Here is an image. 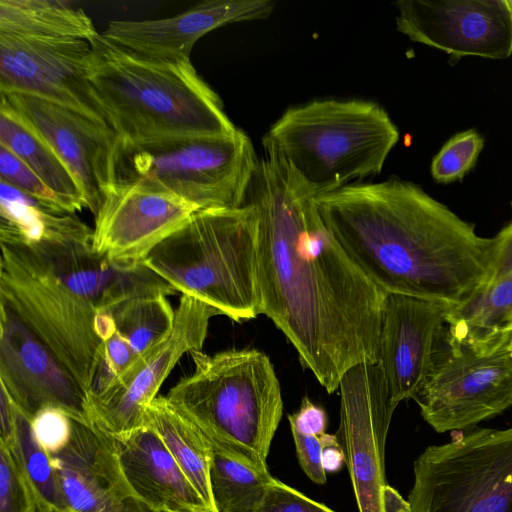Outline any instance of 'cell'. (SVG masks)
Wrapping results in <instances>:
<instances>
[{"mask_svg": "<svg viewBox=\"0 0 512 512\" xmlns=\"http://www.w3.org/2000/svg\"><path fill=\"white\" fill-rule=\"evenodd\" d=\"M247 202L258 216L261 314L334 393L350 368L378 362L387 293L337 242L314 197L272 158L259 161Z\"/></svg>", "mask_w": 512, "mask_h": 512, "instance_id": "6da1fadb", "label": "cell"}, {"mask_svg": "<svg viewBox=\"0 0 512 512\" xmlns=\"http://www.w3.org/2000/svg\"><path fill=\"white\" fill-rule=\"evenodd\" d=\"M314 203L337 242L386 293L459 306L489 282L493 238L411 182L353 183Z\"/></svg>", "mask_w": 512, "mask_h": 512, "instance_id": "7a4b0ae2", "label": "cell"}, {"mask_svg": "<svg viewBox=\"0 0 512 512\" xmlns=\"http://www.w3.org/2000/svg\"><path fill=\"white\" fill-rule=\"evenodd\" d=\"M89 43L88 79L118 139L145 142L237 130L191 61L145 58L101 33Z\"/></svg>", "mask_w": 512, "mask_h": 512, "instance_id": "3957f363", "label": "cell"}, {"mask_svg": "<svg viewBox=\"0 0 512 512\" xmlns=\"http://www.w3.org/2000/svg\"><path fill=\"white\" fill-rule=\"evenodd\" d=\"M398 140L397 126L378 103L321 99L287 109L262 145L265 156L316 198L381 173Z\"/></svg>", "mask_w": 512, "mask_h": 512, "instance_id": "277c9868", "label": "cell"}, {"mask_svg": "<svg viewBox=\"0 0 512 512\" xmlns=\"http://www.w3.org/2000/svg\"><path fill=\"white\" fill-rule=\"evenodd\" d=\"M190 355L193 372L166 398L214 452L269 472L267 458L283 414L281 387L269 357L253 348Z\"/></svg>", "mask_w": 512, "mask_h": 512, "instance_id": "5b68a950", "label": "cell"}, {"mask_svg": "<svg viewBox=\"0 0 512 512\" xmlns=\"http://www.w3.org/2000/svg\"><path fill=\"white\" fill-rule=\"evenodd\" d=\"M143 263L176 292L241 322L261 314L255 207L198 210Z\"/></svg>", "mask_w": 512, "mask_h": 512, "instance_id": "8992f818", "label": "cell"}, {"mask_svg": "<svg viewBox=\"0 0 512 512\" xmlns=\"http://www.w3.org/2000/svg\"><path fill=\"white\" fill-rule=\"evenodd\" d=\"M259 161L241 129L230 135L145 142L116 137L111 184H137L179 197L199 210L246 204Z\"/></svg>", "mask_w": 512, "mask_h": 512, "instance_id": "52a82bcc", "label": "cell"}, {"mask_svg": "<svg viewBox=\"0 0 512 512\" xmlns=\"http://www.w3.org/2000/svg\"><path fill=\"white\" fill-rule=\"evenodd\" d=\"M0 246V302L52 351L89 395L104 346L95 329L96 308L68 288L27 246Z\"/></svg>", "mask_w": 512, "mask_h": 512, "instance_id": "ba28073f", "label": "cell"}, {"mask_svg": "<svg viewBox=\"0 0 512 512\" xmlns=\"http://www.w3.org/2000/svg\"><path fill=\"white\" fill-rule=\"evenodd\" d=\"M413 472L411 512H512V426L428 446Z\"/></svg>", "mask_w": 512, "mask_h": 512, "instance_id": "9c48e42d", "label": "cell"}, {"mask_svg": "<svg viewBox=\"0 0 512 512\" xmlns=\"http://www.w3.org/2000/svg\"><path fill=\"white\" fill-rule=\"evenodd\" d=\"M512 332L482 345L454 343L414 401L438 433L467 429L512 405Z\"/></svg>", "mask_w": 512, "mask_h": 512, "instance_id": "30bf717a", "label": "cell"}, {"mask_svg": "<svg viewBox=\"0 0 512 512\" xmlns=\"http://www.w3.org/2000/svg\"><path fill=\"white\" fill-rule=\"evenodd\" d=\"M220 312L182 295L169 336L136 357L104 392L89 397L93 426L112 437H125L146 426V409L185 353L201 350L209 322Z\"/></svg>", "mask_w": 512, "mask_h": 512, "instance_id": "8fae6325", "label": "cell"}, {"mask_svg": "<svg viewBox=\"0 0 512 512\" xmlns=\"http://www.w3.org/2000/svg\"><path fill=\"white\" fill-rule=\"evenodd\" d=\"M339 440L359 512H383L385 445L398 406L377 363H361L341 378Z\"/></svg>", "mask_w": 512, "mask_h": 512, "instance_id": "7c38bea8", "label": "cell"}, {"mask_svg": "<svg viewBox=\"0 0 512 512\" xmlns=\"http://www.w3.org/2000/svg\"><path fill=\"white\" fill-rule=\"evenodd\" d=\"M90 52L85 40L0 33V91L47 99L111 128L88 79Z\"/></svg>", "mask_w": 512, "mask_h": 512, "instance_id": "4fadbf2b", "label": "cell"}, {"mask_svg": "<svg viewBox=\"0 0 512 512\" xmlns=\"http://www.w3.org/2000/svg\"><path fill=\"white\" fill-rule=\"evenodd\" d=\"M0 386L31 420L45 409L94 427L89 397L52 351L0 302Z\"/></svg>", "mask_w": 512, "mask_h": 512, "instance_id": "5bb4252c", "label": "cell"}, {"mask_svg": "<svg viewBox=\"0 0 512 512\" xmlns=\"http://www.w3.org/2000/svg\"><path fill=\"white\" fill-rule=\"evenodd\" d=\"M397 30L452 57L512 55V0H400Z\"/></svg>", "mask_w": 512, "mask_h": 512, "instance_id": "9a60e30c", "label": "cell"}, {"mask_svg": "<svg viewBox=\"0 0 512 512\" xmlns=\"http://www.w3.org/2000/svg\"><path fill=\"white\" fill-rule=\"evenodd\" d=\"M451 306L387 293L377 364L396 403L414 399L438 361L448 352Z\"/></svg>", "mask_w": 512, "mask_h": 512, "instance_id": "2e32d148", "label": "cell"}, {"mask_svg": "<svg viewBox=\"0 0 512 512\" xmlns=\"http://www.w3.org/2000/svg\"><path fill=\"white\" fill-rule=\"evenodd\" d=\"M0 95L68 167L84 193L87 209L95 215L111 185L114 131L47 99L9 91Z\"/></svg>", "mask_w": 512, "mask_h": 512, "instance_id": "e0dca14e", "label": "cell"}, {"mask_svg": "<svg viewBox=\"0 0 512 512\" xmlns=\"http://www.w3.org/2000/svg\"><path fill=\"white\" fill-rule=\"evenodd\" d=\"M198 210L168 193L137 184H111L95 214L92 248L116 263H143Z\"/></svg>", "mask_w": 512, "mask_h": 512, "instance_id": "ac0fdd59", "label": "cell"}, {"mask_svg": "<svg viewBox=\"0 0 512 512\" xmlns=\"http://www.w3.org/2000/svg\"><path fill=\"white\" fill-rule=\"evenodd\" d=\"M70 509L79 512H156L128 484L111 438L71 419L65 444L50 453Z\"/></svg>", "mask_w": 512, "mask_h": 512, "instance_id": "d6986e66", "label": "cell"}, {"mask_svg": "<svg viewBox=\"0 0 512 512\" xmlns=\"http://www.w3.org/2000/svg\"><path fill=\"white\" fill-rule=\"evenodd\" d=\"M274 5L271 0H206L171 17L112 20L101 34L145 58L191 61L193 47L202 36L226 24L267 18Z\"/></svg>", "mask_w": 512, "mask_h": 512, "instance_id": "ffe728a7", "label": "cell"}, {"mask_svg": "<svg viewBox=\"0 0 512 512\" xmlns=\"http://www.w3.org/2000/svg\"><path fill=\"white\" fill-rule=\"evenodd\" d=\"M25 246L97 312H110L134 297L177 293L144 263L113 262L94 251L92 241H47Z\"/></svg>", "mask_w": 512, "mask_h": 512, "instance_id": "44dd1931", "label": "cell"}, {"mask_svg": "<svg viewBox=\"0 0 512 512\" xmlns=\"http://www.w3.org/2000/svg\"><path fill=\"white\" fill-rule=\"evenodd\" d=\"M110 438L128 484L152 510L212 512L150 426Z\"/></svg>", "mask_w": 512, "mask_h": 512, "instance_id": "7402d4cb", "label": "cell"}, {"mask_svg": "<svg viewBox=\"0 0 512 512\" xmlns=\"http://www.w3.org/2000/svg\"><path fill=\"white\" fill-rule=\"evenodd\" d=\"M93 230L74 214L0 181V243L33 245L47 241H92Z\"/></svg>", "mask_w": 512, "mask_h": 512, "instance_id": "603a6c76", "label": "cell"}, {"mask_svg": "<svg viewBox=\"0 0 512 512\" xmlns=\"http://www.w3.org/2000/svg\"><path fill=\"white\" fill-rule=\"evenodd\" d=\"M146 425L158 434L185 476L214 512L210 487L214 455L211 444L166 396H157L147 407Z\"/></svg>", "mask_w": 512, "mask_h": 512, "instance_id": "cb8c5ba5", "label": "cell"}, {"mask_svg": "<svg viewBox=\"0 0 512 512\" xmlns=\"http://www.w3.org/2000/svg\"><path fill=\"white\" fill-rule=\"evenodd\" d=\"M0 145L34 171L61 198L69 213L87 208L84 193L68 167L3 100L0 104Z\"/></svg>", "mask_w": 512, "mask_h": 512, "instance_id": "d4e9b609", "label": "cell"}, {"mask_svg": "<svg viewBox=\"0 0 512 512\" xmlns=\"http://www.w3.org/2000/svg\"><path fill=\"white\" fill-rule=\"evenodd\" d=\"M0 33L89 42L99 32L82 8L63 1L0 0Z\"/></svg>", "mask_w": 512, "mask_h": 512, "instance_id": "484cf974", "label": "cell"}, {"mask_svg": "<svg viewBox=\"0 0 512 512\" xmlns=\"http://www.w3.org/2000/svg\"><path fill=\"white\" fill-rule=\"evenodd\" d=\"M448 325L451 341L465 345L491 343L512 332V273L451 306Z\"/></svg>", "mask_w": 512, "mask_h": 512, "instance_id": "4316f807", "label": "cell"}, {"mask_svg": "<svg viewBox=\"0 0 512 512\" xmlns=\"http://www.w3.org/2000/svg\"><path fill=\"white\" fill-rule=\"evenodd\" d=\"M15 411V433L12 441L8 445H4L10 450L30 484L36 498L38 512L68 509L50 452L38 440L32 420L16 405Z\"/></svg>", "mask_w": 512, "mask_h": 512, "instance_id": "83f0119b", "label": "cell"}, {"mask_svg": "<svg viewBox=\"0 0 512 512\" xmlns=\"http://www.w3.org/2000/svg\"><path fill=\"white\" fill-rule=\"evenodd\" d=\"M272 477L214 452L210 469L214 512H259Z\"/></svg>", "mask_w": 512, "mask_h": 512, "instance_id": "f1b7e54d", "label": "cell"}, {"mask_svg": "<svg viewBox=\"0 0 512 512\" xmlns=\"http://www.w3.org/2000/svg\"><path fill=\"white\" fill-rule=\"evenodd\" d=\"M109 313L117 332L128 341L136 356L164 341L175 323V311L163 294L131 298Z\"/></svg>", "mask_w": 512, "mask_h": 512, "instance_id": "f546056e", "label": "cell"}, {"mask_svg": "<svg viewBox=\"0 0 512 512\" xmlns=\"http://www.w3.org/2000/svg\"><path fill=\"white\" fill-rule=\"evenodd\" d=\"M483 145V138L474 130L454 135L432 160L433 179L439 183L461 180L476 163Z\"/></svg>", "mask_w": 512, "mask_h": 512, "instance_id": "4dcf8cb0", "label": "cell"}, {"mask_svg": "<svg viewBox=\"0 0 512 512\" xmlns=\"http://www.w3.org/2000/svg\"><path fill=\"white\" fill-rule=\"evenodd\" d=\"M0 181L44 202L57 212L71 214L61 198L24 162L0 145Z\"/></svg>", "mask_w": 512, "mask_h": 512, "instance_id": "1f68e13d", "label": "cell"}, {"mask_svg": "<svg viewBox=\"0 0 512 512\" xmlns=\"http://www.w3.org/2000/svg\"><path fill=\"white\" fill-rule=\"evenodd\" d=\"M0 512H38L33 490L10 450L0 443Z\"/></svg>", "mask_w": 512, "mask_h": 512, "instance_id": "d6a6232c", "label": "cell"}, {"mask_svg": "<svg viewBox=\"0 0 512 512\" xmlns=\"http://www.w3.org/2000/svg\"><path fill=\"white\" fill-rule=\"evenodd\" d=\"M259 512H335L272 477Z\"/></svg>", "mask_w": 512, "mask_h": 512, "instance_id": "836d02e7", "label": "cell"}, {"mask_svg": "<svg viewBox=\"0 0 512 512\" xmlns=\"http://www.w3.org/2000/svg\"><path fill=\"white\" fill-rule=\"evenodd\" d=\"M34 432L41 444L53 453L67 441L71 419L57 409H45L32 420Z\"/></svg>", "mask_w": 512, "mask_h": 512, "instance_id": "e575fe53", "label": "cell"}, {"mask_svg": "<svg viewBox=\"0 0 512 512\" xmlns=\"http://www.w3.org/2000/svg\"><path fill=\"white\" fill-rule=\"evenodd\" d=\"M299 464L308 478L317 484L326 482V471L322 464V436L291 431Z\"/></svg>", "mask_w": 512, "mask_h": 512, "instance_id": "d590c367", "label": "cell"}, {"mask_svg": "<svg viewBox=\"0 0 512 512\" xmlns=\"http://www.w3.org/2000/svg\"><path fill=\"white\" fill-rule=\"evenodd\" d=\"M288 421L291 431L316 436L326 433L327 415L325 410L313 403L307 396L303 397L299 409L288 415Z\"/></svg>", "mask_w": 512, "mask_h": 512, "instance_id": "8d00e7d4", "label": "cell"}, {"mask_svg": "<svg viewBox=\"0 0 512 512\" xmlns=\"http://www.w3.org/2000/svg\"><path fill=\"white\" fill-rule=\"evenodd\" d=\"M493 243V263L487 285L512 273V221L493 237Z\"/></svg>", "mask_w": 512, "mask_h": 512, "instance_id": "74e56055", "label": "cell"}, {"mask_svg": "<svg viewBox=\"0 0 512 512\" xmlns=\"http://www.w3.org/2000/svg\"><path fill=\"white\" fill-rule=\"evenodd\" d=\"M0 422V443L8 445L15 433L16 411L14 402L3 387L0 388Z\"/></svg>", "mask_w": 512, "mask_h": 512, "instance_id": "f35d334b", "label": "cell"}, {"mask_svg": "<svg viewBox=\"0 0 512 512\" xmlns=\"http://www.w3.org/2000/svg\"><path fill=\"white\" fill-rule=\"evenodd\" d=\"M322 464L328 472H337L345 463V454L340 441L336 435L325 433L322 436Z\"/></svg>", "mask_w": 512, "mask_h": 512, "instance_id": "ab89813d", "label": "cell"}, {"mask_svg": "<svg viewBox=\"0 0 512 512\" xmlns=\"http://www.w3.org/2000/svg\"><path fill=\"white\" fill-rule=\"evenodd\" d=\"M382 507L383 512H411L409 502L388 484L383 490Z\"/></svg>", "mask_w": 512, "mask_h": 512, "instance_id": "60d3db41", "label": "cell"}, {"mask_svg": "<svg viewBox=\"0 0 512 512\" xmlns=\"http://www.w3.org/2000/svg\"><path fill=\"white\" fill-rule=\"evenodd\" d=\"M95 329L100 339L103 342L107 341L116 332L112 315L109 312H97Z\"/></svg>", "mask_w": 512, "mask_h": 512, "instance_id": "b9f144b4", "label": "cell"}, {"mask_svg": "<svg viewBox=\"0 0 512 512\" xmlns=\"http://www.w3.org/2000/svg\"><path fill=\"white\" fill-rule=\"evenodd\" d=\"M55 512H79V511L68 508L66 510H60V511H55Z\"/></svg>", "mask_w": 512, "mask_h": 512, "instance_id": "7bdbcfd3", "label": "cell"}]
</instances>
